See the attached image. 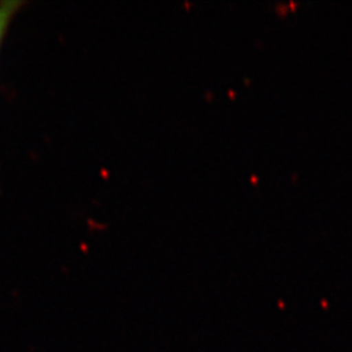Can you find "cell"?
Listing matches in <instances>:
<instances>
[{"label":"cell","instance_id":"6da1fadb","mask_svg":"<svg viewBox=\"0 0 352 352\" xmlns=\"http://www.w3.org/2000/svg\"><path fill=\"white\" fill-rule=\"evenodd\" d=\"M25 4L24 0H0V51L13 20Z\"/></svg>","mask_w":352,"mask_h":352}]
</instances>
